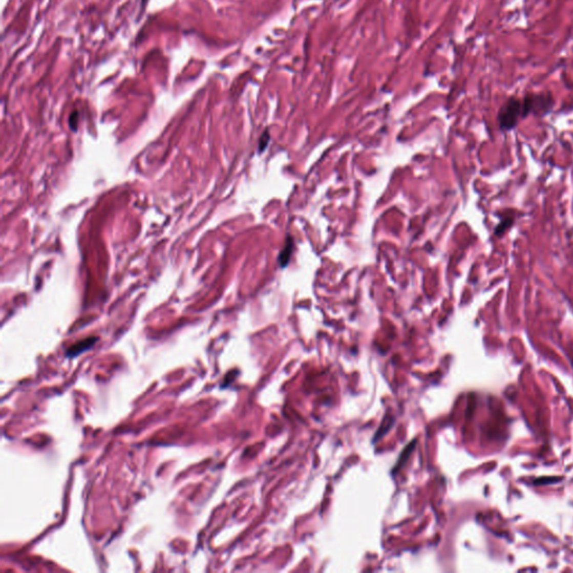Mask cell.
<instances>
[{"label": "cell", "instance_id": "1", "mask_svg": "<svg viewBox=\"0 0 573 573\" xmlns=\"http://www.w3.org/2000/svg\"><path fill=\"white\" fill-rule=\"evenodd\" d=\"M526 118L525 111H524L523 99H518L513 96L510 98L499 109L498 112V123L502 130L508 131L514 129L520 122L521 119Z\"/></svg>", "mask_w": 573, "mask_h": 573}, {"label": "cell", "instance_id": "2", "mask_svg": "<svg viewBox=\"0 0 573 573\" xmlns=\"http://www.w3.org/2000/svg\"><path fill=\"white\" fill-rule=\"evenodd\" d=\"M524 111L525 117L528 114H535V116H543L548 113L553 107V98L550 93H532L527 94L523 98Z\"/></svg>", "mask_w": 573, "mask_h": 573}, {"label": "cell", "instance_id": "3", "mask_svg": "<svg viewBox=\"0 0 573 573\" xmlns=\"http://www.w3.org/2000/svg\"><path fill=\"white\" fill-rule=\"evenodd\" d=\"M96 338H89L86 341H82L81 343H77L76 345H74L73 347L70 348V351L68 353V355L70 356H75V355H78L80 353H82L83 351H86V349L91 347L93 344L95 343Z\"/></svg>", "mask_w": 573, "mask_h": 573}, {"label": "cell", "instance_id": "4", "mask_svg": "<svg viewBox=\"0 0 573 573\" xmlns=\"http://www.w3.org/2000/svg\"><path fill=\"white\" fill-rule=\"evenodd\" d=\"M508 220H510V219H507V221H503V222H500V224H499V225L497 226V228H496V232H495V233H496L497 235H498V234H500V233H503V232H504V231L506 230V228H507V227L510 226V224H511V223H512V221L510 222Z\"/></svg>", "mask_w": 573, "mask_h": 573}, {"label": "cell", "instance_id": "5", "mask_svg": "<svg viewBox=\"0 0 573 573\" xmlns=\"http://www.w3.org/2000/svg\"><path fill=\"white\" fill-rule=\"evenodd\" d=\"M76 117H77V113L74 112V113L71 116V118H70L71 125L73 126V129H75V125H76Z\"/></svg>", "mask_w": 573, "mask_h": 573}]
</instances>
